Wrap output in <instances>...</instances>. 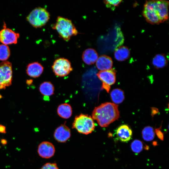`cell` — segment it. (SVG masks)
<instances>
[{"mask_svg": "<svg viewBox=\"0 0 169 169\" xmlns=\"http://www.w3.org/2000/svg\"><path fill=\"white\" fill-rule=\"evenodd\" d=\"M168 1L162 0L146 1L144 5L143 15L146 21L152 24L164 22L168 18Z\"/></svg>", "mask_w": 169, "mask_h": 169, "instance_id": "cell-1", "label": "cell"}, {"mask_svg": "<svg viewBox=\"0 0 169 169\" xmlns=\"http://www.w3.org/2000/svg\"><path fill=\"white\" fill-rule=\"evenodd\" d=\"M92 116L93 119L96 120L100 126L107 127L119 118L118 105L110 102L102 104L95 108Z\"/></svg>", "mask_w": 169, "mask_h": 169, "instance_id": "cell-2", "label": "cell"}, {"mask_svg": "<svg viewBox=\"0 0 169 169\" xmlns=\"http://www.w3.org/2000/svg\"><path fill=\"white\" fill-rule=\"evenodd\" d=\"M52 28L56 30L59 36L66 41H69L73 36L78 33L76 28L70 19L59 16Z\"/></svg>", "mask_w": 169, "mask_h": 169, "instance_id": "cell-3", "label": "cell"}, {"mask_svg": "<svg viewBox=\"0 0 169 169\" xmlns=\"http://www.w3.org/2000/svg\"><path fill=\"white\" fill-rule=\"evenodd\" d=\"M50 17L49 13L44 8L37 7L33 10L26 17L27 20L33 27L37 28L44 26Z\"/></svg>", "mask_w": 169, "mask_h": 169, "instance_id": "cell-4", "label": "cell"}, {"mask_svg": "<svg viewBox=\"0 0 169 169\" xmlns=\"http://www.w3.org/2000/svg\"><path fill=\"white\" fill-rule=\"evenodd\" d=\"M95 125L92 117L87 115L81 114L76 116L72 124V128L79 133L88 135L95 130Z\"/></svg>", "mask_w": 169, "mask_h": 169, "instance_id": "cell-5", "label": "cell"}, {"mask_svg": "<svg viewBox=\"0 0 169 169\" xmlns=\"http://www.w3.org/2000/svg\"><path fill=\"white\" fill-rule=\"evenodd\" d=\"M12 78V64L8 61L2 62L0 64V90L11 85Z\"/></svg>", "mask_w": 169, "mask_h": 169, "instance_id": "cell-6", "label": "cell"}, {"mask_svg": "<svg viewBox=\"0 0 169 169\" xmlns=\"http://www.w3.org/2000/svg\"><path fill=\"white\" fill-rule=\"evenodd\" d=\"M52 68L55 74L60 77L67 75L73 70L69 61L63 58L56 59Z\"/></svg>", "mask_w": 169, "mask_h": 169, "instance_id": "cell-7", "label": "cell"}, {"mask_svg": "<svg viewBox=\"0 0 169 169\" xmlns=\"http://www.w3.org/2000/svg\"><path fill=\"white\" fill-rule=\"evenodd\" d=\"M4 25L3 28L0 30V42L6 45L16 44L20 36L19 34L7 28L5 25Z\"/></svg>", "mask_w": 169, "mask_h": 169, "instance_id": "cell-8", "label": "cell"}, {"mask_svg": "<svg viewBox=\"0 0 169 169\" xmlns=\"http://www.w3.org/2000/svg\"><path fill=\"white\" fill-rule=\"evenodd\" d=\"M55 152L54 145L49 142H42L38 146V152L39 155L42 158H50L54 155Z\"/></svg>", "mask_w": 169, "mask_h": 169, "instance_id": "cell-9", "label": "cell"}, {"mask_svg": "<svg viewBox=\"0 0 169 169\" xmlns=\"http://www.w3.org/2000/svg\"><path fill=\"white\" fill-rule=\"evenodd\" d=\"M116 71L113 69L107 70L100 71L97 75L102 81V84L108 85L114 84L116 81Z\"/></svg>", "mask_w": 169, "mask_h": 169, "instance_id": "cell-10", "label": "cell"}, {"mask_svg": "<svg viewBox=\"0 0 169 169\" xmlns=\"http://www.w3.org/2000/svg\"><path fill=\"white\" fill-rule=\"evenodd\" d=\"M54 139L58 142H65L70 137V129L66 125H61L56 129L54 132Z\"/></svg>", "mask_w": 169, "mask_h": 169, "instance_id": "cell-11", "label": "cell"}, {"mask_svg": "<svg viewBox=\"0 0 169 169\" xmlns=\"http://www.w3.org/2000/svg\"><path fill=\"white\" fill-rule=\"evenodd\" d=\"M115 133L117 138L123 142H127L130 141L132 135L131 128L125 124L119 126L115 130Z\"/></svg>", "mask_w": 169, "mask_h": 169, "instance_id": "cell-12", "label": "cell"}, {"mask_svg": "<svg viewBox=\"0 0 169 169\" xmlns=\"http://www.w3.org/2000/svg\"><path fill=\"white\" fill-rule=\"evenodd\" d=\"M44 68L43 65L37 62L29 64L27 66V74L30 77L36 78L40 76L42 74Z\"/></svg>", "mask_w": 169, "mask_h": 169, "instance_id": "cell-13", "label": "cell"}, {"mask_svg": "<svg viewBox=\"0 0 169 169\" xmlns=\"http://www.w3.org/2000/svg\"><path fill=\"white\" fill-rule=\"evenodd\" d=\"M113 63L110 57L106 55H102L98 57L96 62V66L100 71L107 70L111 69Z\"/></svg>", "mask_w": 169, "mask_h": 169, "instance_id": "cell-14", "label": "cell"}, {"mask_svg": "<svg viewBox=\"0 0 169 169\" xmlns=\"http://www.w3.org/2000/svg\"><path fill=\"white\" fill-rule=\"evenodd\" d=\"M82 58L85 63L90 65L96 62L98 58V55L95 49L92 48H88L83 52Z\"/></svg>", "mask_w": 169, "mask_h": 169, "instance_id": "cell-15", "label": "cell"}, {"mask_svg": "<svg viewBox=\"0 0 169 169\" xmlns=\"http://www.w3.org/2000/svg\"><path fill=\"white\" fill-rule=\"evenodd\" d=\"M57 112L58 115L61 117L68 119L71 116L72 110L70 105L67 103H64L58 106Z\"/></svg>", "mask_w": 169, "mask_h": 169, "instance_id": "cell-16", "label": "cell"}, {"mask_svg": "<svg viewBox=\"0 0 169 169\" xmlns=\"http://www.w3.org/2000/svg\"><path fill=\"white\" fill-rule=\"evenodd\" d=\"M130 55V51L128 48L125 46L120 47L115 50L114 57L119 61H123L127 59Z\"/></svg>", "mask_w": 169, "mask_h": 169, "instance_id": "cell-17", "label": "cell"}, {"mask_svg": "<svg viewBox=\"0 0 169 169\" xmlns=\"http://www.w3.org/2000/svg\"><path fill=\"white\" fill-rule=\"evenodd\" d=\"M41 93L46 96H49L54 93V87L50 82L45 81L41 83L39 87Z\"/></svg>", "mask_w": 169, "mask_h": 169, "instance_id": "cell-18", "label": "cell"}, {"mask_svg": "<svg viewBox=\"0 0 169 169\" xmlns=\"http://www.w3.org/2000/svg\"><path fill=\"white\" fill-rule=\"evenodd\" d=\"M110 96L112 101L115 104L121 103L125 99L123 91L119 89L113 90L110 93Z\"/></svg>", "mask_w": 169, "mask_h": 169, "instance_id": "cell-19", "label": "cell"}, {"mask_svg": "<svg viewBox=\"0 0 169 169\" xmlns=\"http://www.w3.org/2000/svg\"><path fill=\"white\" fill-rule=\"evenodd\" d=\"M167 63V60L166 57L162 54H158L155 55L152 61L153 65L156 69L165 67Z\"/></svg>", "mask_w": 169, "mask_h": 169, "instance_id": "cell-20", "label": "cell"}, {"mask_svg": "<svg viewBox=\"0 0 169 169\" xmlns=\"http://www.w3.org/2000/svg\"><path fill=\"white\" fill-rule=\"evenodd\" d=\"M143 138L146 141L152 140L155 137V133L154 129L150 126L145 127L142 131Z\"/></svg>", "mask_w": 169, "mask_h": 169, "instance_id": "cell-21", "label": "cell"}, {"mask_svg": "<svg viewBox=\"0 0 169 169\" xmlns=\"http://www.w3.org/2000/svg\"><path fill=\"white\" fill-rule=\"evenodd\" d=\"M10 55V50L8 45L2 44H0V60L6 61Z\"/></svg>", "mask_w": 169, "mask_h": 169, "instance_id": "cell-22", "label": "cell"}, {"mask_svg": "<svg viewBox=\"0 0 169 169\" xmlns=\"http://www.w3.org/2000/svg\"><path fill=\"white\" fill-rule=\"evenodd\" d=\"M132 150L136 153H140L143 150V145L141 141L136 140L132 141L131 144Z\"/></svg>", "mask_w": 169, "mask_h": 169, "instance_id": "cell-23", "label": "cell"}, {"mask_svg": "<svg viewBox=\"0 0 169 169\" xmlns=\"http://www.w3.org/2000/svg\"><path fill=\"white\" fill-rule=\"evenodd\" d=\"M121 0H105L104 1L107 8L114 10L115 8L120 4Z\"/></svg>", "mask_w": 169, "mask_h": 169, "instance_id": "cell-24", "label": "cell"}, {"mask_svg": "<svg viewBox=\"0 0 169 169\" xmlns=\"http://www.w3.org/2000/svg\"><path fill=\"white\" fill-rule=\"evenodd\" d=\"M40 169H59L55 163H47L43 165Z\"/></svg>", "mask_w": 169, "mask_h": 169, "instance_id": "cell-25", "label": "cell"}, {"mask_svg": "<svg viewBox=\"0 0 169 169\" xmlns=\"http://www.w3.org/2000/svg\"><path fill=\"white\" fill-rule=\"evenodd\" d=\"M155 132L158 137L161 140H163V134L160 129V128L156 129Z\"/></svg>", "mask_w": 169, "mask_h": 169, "instance_id": "cell-26", "label": "cell"}, {"mask_svg": "<svg viewBox=\"0 0 169 169\" xmlns=\"http://www.w3.org/2000/svg\"><path fill=\"white\" fill-rule=\"evenodd\" d=\"M0 133L3 134L6 133L5 126L2 124H0Z\"/></svg>", "mask_w": 169, "mask_h": 169, "instance_id": "cell-27", "label": "cell"}, {"mask_svg": "<svg viewBox=\"0 0 169 169\" xmlns=\"http://www.w3.org/2000/svg\"><path fill=\"white\" fill-rule=\"evenodd\" d=\"M33 82V80L32 79L27 80L26 81V83L28 85L31 84Z\"/></svg>", "mask_w": 169, "mask_h": 169, "instance_id": "cell-28", "label": "cell"}, {"mask_svg": "<svg viewBox=\"0 0 169 169\" xmlns=\"http://www.w3.org/2000/svg\"><path fill=\"white\" fill-rule=\"evenodd\" d=\"M7 141L4 139H2L1 140V143L3 145L6 144L7 143Z\"/></svg>", "mask_w": 169, "mask_h": 169, "instance_id": "cell-29", "label": "cell"}]
</instances>
